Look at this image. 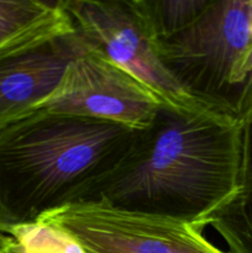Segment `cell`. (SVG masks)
<instances>
[{"label": "cell", "instance_id": "obj_1", "mask_svg": "<svg viewBox=\"0 0 252 253\" xmlns=\"http://www.w3.org/2000/svg\"><path fill=\"white\" fill-rule=\"evenodd\" d=\"M241 120L210 109H158L90 202L204 230L237 190Z\"/></svg>", "mask_w": 252, "mask_h": 253}, {"label": "cell", "instance_id": "obj_2", "mask_svg": "<svg viewBox=\"0 0 252 253\" xmlns=\"http://www.w3.org/2000/svg\"><path fill=\"white\" fill-rule=\"evenodd\" d=\"M138 130L81 116L35 113L0 130V235L88 203L130 152Z\"/></svg>", "mask_w": 252, "mask_h": 253}, {"label": "cell", "instance_id": "obj_3", "mask_svg": "<svg viewBox=\"0 0 252 253\" xmlns=\"http://www.w3.org/2000/svg\"><path fill=\"white\" fill-rule=\"evenodd\" d=\"M157 47L187 95L241 120L252 93V0H211L192 25Z\"/></svg>", "mask_w": 252, "mask_h": 253}, {"label": "cell", "instance_id": "obj_4", "mask_svg": "<svg viewBox=\"0 0 252 253\" xmlns=\"http://www.w3.org/2000/svg\"><path fill=\"white\" fill-rule=\"evenodd\" d=\"M40 220L71 235L84 253H225L194 225L103 202L68 205Z\"/></svg>", "mask_w": 252, "mask_h": 253}, {"label": "cell", "instance_id": "obj_5", "mask_svg": "<svg viewBox=\"0 0 252 253\" xmlns=\"http://www.w3.org/2000/svg\"><path fill=\"white\" fill-rule=\"evenodd\" d=\"M74 26L91 48L145 84L165 105L208 109L182 90L162 64L132 0H63Z\"/></svg>", "mask_w": 252, "mask_h": 253}, {"label": "cell", "instance_id": "obj_6", "mask_svg": "<svg viewBox=\"0 0 252 253\" xmlns=\"http://www.w3.org/2000/svg\"><path fill=\"white\" fill-rule=\"evenodd\" d=\"M89 47L68 12L0 47V130L40 110Z\"/></svg>", "mask_w": 252, "mask_h": 253}, {"label": "cell", "instance_id": "obj_7", "mask_svg": "<svg viewBox=\"0 0 252 253\" xmlns=\"http://www.w3.org/2000/svg\"><path fill=\"white\" fill-rule=\"evenodd\" d=\"M161 105L162 101L145 84L90 46L71 62L40 110L145 130Z\"/></svg>", "mask_w": 252, "mask_h": 253}, {"label": "cell", "instance_id": "obj_8", "mask_svg": "<svg viewBox=\"0 0 252 253\" xmlns=\"http://www.w3.org/2000/svg\"><path fill=\"white\" fill-rule=\"evenodd\" d=\"M230 253H252V93L241 116V151L237 190L210 220Z\"/></svg>", "mask_w": 252, "mask_h": 253}, {"label": "cell", "instance_id": "obj_9", "mask_svg": "<svg viewBox=\"0 0 252 253\" xmlns=\"http://www.w3.org/2000/svg\"><path fill=\"white\" fill-rule=\"evenodd\" d=\"M146 29L157 43L192 25L211 0H132Z\"/></svg>", "mask_w": 252, "mask_h": 253}, {"label": "cell", "instance_id": "obj_10", "mask_svg": "<svg viewBox=\"0 0 252 253\" xmlns=\"http://www.w3.org/2000/svg\"><path fill=\"white\" fill-rule=\"evenodd\" d=\"M66 15L63 0H0V47Z\"/></svg>", "mask_w": 252, "mask_h": 253}, {"label": "cell", "instance_id": "obj_11", "mask_svg": "<svg viewBox=\"0 0 252 253\" xmlns=\"http://www.w3.org/2000/svg\"><path fill=\"white\" fill-rule=\"evenodd\" d=\"M9 235L16 241L20 253H84L71 235L41 220L17 227Z\"/></svg>", "mask_w": 252, "mask_h": 253}, {"label": "cell", "instance_id": "obj_12", "mask_svg": "<svg viewBox=\"0 0 252 253\" xmlns=\"http://www.w3.org/2000/svg\"><path fill=\"white\" fill-rule=\"evenodd\" d=\"M0 253H20L16 241L10 235H0Z\"/></svg>", "mask_w": 252, "mask_h": 253}]
</instances>
